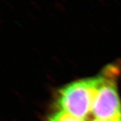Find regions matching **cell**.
I'll return each instance as SVG.
<instances>
[{"label": "cell", "mask_w": 121, "mask_h": 121, "mask_svg": "<svg viewBox=\"0 0 121 121\" xmlns=\"http://www.w3.org/2000/svg\"><path fill=\"white\" fill-rule=\"evenodd\" d=\"M60 1H62L63 2H67V0H60Z\"/></svg>", "instance_id": "obj_8"}, {"label": "cell", "mask_w": 121, "mask_h": 121, "mask_svg": "<svg viewBox=\"0 0 121 121\" xmlns=\"http://www.w3.org/2000/svg\"><path fill=\"white\" fill-rule=\"evenodd\" d=\"M49 15H50V16L52 18H53L54 20H56V19H57V18H56V16H55V15H53V13H49Z\"/></svg>", "instance_id": "obj_6"}, {"label": "cell", "mask_w": 121, "mask_h": 121, "mask_svg": "<svg viewBox=\"0 0 121 121\" xmlns=\"http://www.w3.org/2000/svg\"><path fill=\"white\" fill-rule=\"evenodd\" d=\"M21 3H25V0H18Z\"/></svg>", "instance_id": "obj_7"}, {"label": "cell", "mask_w": 121, "mask_h": 121, "mask_svg": "<svg viewBox=\"0 0 121 121\" xmlns=\"http://www.w3.org/2000/svg\"><path fill=\"white\" fill-rule=\"evenodd\" d=\"M30 3H31V4L34 8H35V9H37V10H41V7L39 6V4L37 2L33 1V0H31V1H30Z\"/></svg>", "instance_id": "obj_2"}, {"label": "cell", "mask_w": 121, "mask_h": 121, "mask_svg": "<svg viewBox=\"0 0 121 121\" xmlns=\"http://www.w3.org/2000/svg\"><path fill=\"white\" fill-rule=\"evenodd\" d=\"M98 2H99L102 5H104V6H107V4H106V2H104V0H97Z\"/></svg>", "instance_id": "obj_5"}, {"label": "cell", "mask_w": 121, "mask_h": 121, "mask_svg": "<svg viewBox=\"0 0 121 121\" xmlns=\"http://www.w3.org/2000/svg\"><path fill=\"white\" fill-rule=\"evenodd\" d=\"M26 13H27V15L30 17L31 18H32L33 20H36V17L32 14V13H31V12H27Z\"/></svg>", "instance_id": "obj_4"}, {"label": "cell", "mask_w": 121, "mask_h": 121, "mask_svg": "<svg viewBox=\"0 0 121 121\" xmlns=\"http://www.w3.org/2000/svg\"><path fill=\"white\" fill-rule=\"evenodd\" d=\"M53 7L56 10H57L58 11L60 12V13H65L66 12V7H64V5L63 4H61L59 2H55L53 4Z\"/></svg>", "instance_id": "obj_1"}, {"label": "cell", "mask_w": 121, "mask_h": 121, "mask_svg": "<svg viewBox=\"0 0 121 121\" xmlns=\"http://www.w3.org/2000/svg\"><path fill=\"white\" fill-rule=\"evenodd\" d=\"M1 1H2L5 5H7L8 7H9L10 9H11V10H15V7L13 6V4H12L11 3H10L9 2L7 1V0H1Z\"/></svg>", "instance_id": "obj_3"}]
</instances>
